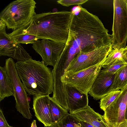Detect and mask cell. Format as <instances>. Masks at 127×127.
Here are the masks:
<instances>
[{
	"instance_id": "6",
	"label": "cell",
	"mask_w": 127,
	"mask_h": 127,
	"mask_svg": "<svg viewBox=\"0 0 127 127\" xmlns=\"http://www.w3.org/2000/svg\"><path fill=\"white\" fill-rule=\"evenodd\" d=\"M4 66L13 85L17 110L24 118L31 119L32 116L30 110L28 95L18 74L13 59L11 58L6 59Z\"/></svg>"
},
{
	"instance_id": "1",
	"label": "cell",
	"mask_w": 127,
	"mask_h": 127,
	"mask_svg": "<svg viewBox=\"0 0 127 127\" xmlns=\"http://www.w3.org/2000/svg\"><path fill=\"white\" fill-rule=\"evenodd\" d=\"M68 39L64 49L69 64L80 52H88L111 44L112 35L98 17L82 7L74 8Z\"/></svg>"
},
{
	"instance_id": "15",
	"label": "cell",
	"mask_w": 127,
	"mask_h": 127,
	"mask_svg": "<svg viewBox=\"0 0 127 127\" xmlns=\"http://www.w3.org/2000/svg\"><path fill=\"white\" fill-rule=\"evenodd\" d=\"M71 114L80 121L88 123L94 127H109L103 116L95 112L89 106L87 108Z\"/></svg>"
},
{
	"instance_id": "7",
	"label": "cell",
	"mask_w": 127,
	"mask_h": 127,
	"mask_svg": "<svg viewBox=\"0 0 127 127\" xmlns=\"http://www.w3.org/2000/svg\"><path fill=\"white\" fill-rule=\"evenodd\" d=\"M105 60L98 64L78 72H65L61 77V81L66 85L75 87L82 92L88 94L101 70Z\"/></svg>"
},
{
	"instance_id": "28",
	"label": "cell",
	"mask_w": 127,
	"mask_h": 127,
	"mask_svg": "<svg viewBox=\"0 0 127 127\" xmlns=\"http://www.w3.org/2000/svg\"><path fill=\"white\" fill-rule=\"evenodd\" d=\"M36 122V121L35 120H33L32 123L31 127H37Z\"/></svg>"
},
{
	"instance_id": "10",
	"label": "cell",
	"mask_w": 127,
	"mask_h": 127,
	"mask_svg": "<svg viewBox=\"0 0 127 127\" xmlns=\"http://www.w3.org/2000/svg\"><path fill=\"white\" fill-rule=\"evenodd\" d=\"M127 103V85L121 90L119 95L104 111L103 117L109 127H118L125 121Z\"/></svg>"
},
{
	"instance_id": "24",
	"label": "cell",
	"mask_w": 127,
	"mask_h": 127,
	"mask_svg": "<svg viewBox=\"0 0 127 127\" xmlns=\"http://www.w3.org/2000/svg\"><path fill=\"white\" fill-rule=\"evenodd\" d=\"M88 1V0H59L57 2L63 6L68 7L72 5L83 4Z\"/></svg>"
},
{
	"instance_id": "30",
	"label": "cell",
	"mask_w": 127,
	"mask_h": 127,
	"mask_svg": "<svg viewBox=\"0 0 127 127\" xmlns=\"http://www.w3.org/2000/svg\"><path fill=\"white\" fill-rule=\"evenodd\" d=\"M126 47L127 48V49L126 50V52L125 54V57L124 59H127V46H126Z\"/></svg>"
},
{
	"instance_id": "14",
	"label": "cell",
	"mask_w": 127,
	"mask_h": 127,
	"mask_svg": "<svg viewBox=\"0 0 127 127\" xmlns=\"http://www.w3.org/2000/svg\"><path fill=\"white\" fill-rule=\"evenodd\" d=\"M48 95L34 96L33 97V109L37 120L45 127L51 125L49 97Z\"/></svg>"
},
{
	"instance_id": "9",
	"label": "cell",
	"mask_w": 127,
	"mask_h": 127,
	"mask_svg": "<svg viewBox=\"0 0 127 127\" xmlns=\"http://www.w3.org/2000/svg\"><path fill=\"white\" fill-rule=\"evenodd\" d=\"M6 26L0 20V56H7L17 61L32 58L20 43L15 41L6 32Z\"/></svg>"
},
{
	"instance_id": "5",
	"label": "cell",
	"mask_w": 127,
	"mask_h": 127,
	"mask_svg": "<svg viewBox=\"0 0 127 127\" xmlns=\"http://www.w3.org/2000/svg\"><path fill=\"white\" fill-rule=\"evenodd\" d=\"M113 5L112 47L125 48L127 42V0H114Z\"/></svg>"
},
{
	"instance_id": "20",
	"label": "cell",
	"mask_w": 127,
	"mask_h": 127,
	"mask_svg": "<svg viewBox=\"0 0 127 127\" xmlns=\"http://www.w3.org/2000/svg\"><path fill=\"white\" fill-rule=\"evenodd\" d=\"M126 47L125 48L113 49L110 52L104 62L102 67L108 65L119 59H124L125 57Z\"/></svg>"
},
{
	"instance_id": "16",
	"label": "cell",
	"mask_w": 127,
	"mask_h": 127,
	"mask_svg": "<svg viewBox=\"0 0 127 127\" xmlns=\"http://www.w3.org/2000/svg\"><path fill=\"white\" fill-rule=\"evenodd\" d=\"M14 96L11 81L8 76L5 66H0V101L5 98Z\"/></svg>"
},
{
	"instance_id": "22",
	"label": "cell",
	"mask_w": 127,
	"mask_h": 127,
	"mask_svg": "<svg viewBox=\"0 0 127 127\" xmlns=\"http://www.w3.org/2000/svg\"><path fill=\"white\" fill-rule=\"evenodd\" d=\"M124 59H119L106 66L103 67L101 70L107 73L114 74L119 69L126 64Z\"/></svg>"
},
{
	"instance_id": "29",
	"label": "cell",
	"mask_w": 127,
	"mask_h": 127,
	"mask_svg": "<svg viewBox=\"0 0 127 127\" xmlns=\"http://www.w3.org/2000/svg\"><path fill=\"white\" fill-rule=\"evenodd\" d=\"M125 121H127V103L125 112Z\"/></svg>"
},
{
	"instance_id": "4",
	"label": "cell",
	"mask_w": 127,
	"mask_h": 127,
	"mask_svg": "<svg viewBox=\"0 0 127 127\" xmlns=\"http://www.w3.org/2000/svg\"><path fill=\"white\" fill-rule=\"evenodd\" d=\"M36 3L33 0H17L8 5L1 11L0 19L7 28L13 31L19 29L30 22L36 14Z\"/></svg>"
},
{
	"instance_id": "18",
	"label": "cell",
	"mask_w": 127,
	"mask_h": 127,
	"mask_svg": "<svg viewBox=\"0 0 127 127\" xmlns=\"http://www.w3.org/2000/svg\"><path fill=\"white\" fill-rule=\"evenodd\" d=\"M127 85V64L118 70L111 86L110 93L121 90Z\"/></svg>"
},
{
	"instance_id": "12",
	"label": "cell",
	"mask_w": 127,
	"mask_h": 127,
	"mask_svg": "<svg viewBox=\"0 0 127 127\" xmlns=\"http://www.w3.org/2000/svg\"><path fill=\"white\" fill-rule=\"evenodd\" d=\"M114 74L105 73L101 70L88 93L96 100L100 99L110 93Z\"/></svg>"
},
{
	"instance_id": "23",
	"label": "cell",
	"mask_w": 127,
	"mask_h": 127,
	"mask_svg": "<svg viewBox=\"0 0 127 127\" xmlns=\"http://www.w3.org/2000/svg\"><path fill=\"white\" fill-rule=\"evenodd\" d=\"M10 37L18 43L26 44H32L39 39L35 36L29 34H21Z\"/></svg>"
},
{
	"instance_id": "2",
	"label": "cell",
	"mask_w": 127,
	"mask_h": 127,
	"mask_svg": "<svg viewBox=\"0 0 127 127\" xmlns=\"http://www.w3.org/2000/svg\"><path fill=\"white\" fill-rule=\"evenodd\" d=\"M72 13L63 11L35 14L21 28L8 33L10 36L21 34L35 36L66 44L69 35Z\"/></svg>"
},
{
	"instance_id": "8",
	"label": "cell",
	"mask_w": 127,
	"mask_h": 127,
	"mask_svg": "<svg viewBox=\"0 0 127 127\" xmlns=\"http://www.w3.org/2000/svg\"><path fill=\"white\" fill-rule=\"evenodd\" d=\"M113 49L111 44L89 52L79 53L64 70V73L78 72L99 64L105 60Z\"/></svg>"
},
{
	"instance_id": "11",
	"label": "cell",
	"mask_w": 127,
	"mask_h": 127,
	"mask_svg": "<svg viewBox=\"0 0 127 127\" xmlns=\"http://www.w3.org/2000/svg\"><path fill=\"white\" fill-rule=\"evenodd\" d=\"M33 49L41 56L47 66H54L63 51L66 44L47 39H38L32 44Z\"/></svg>"
},
{
	"instance_id": "25",
	"label": "cell",
	"mask_w": 127,
	"mask_h": 127,
	"mask_svg": "<svg viewBox=\"0 0 127 127\" xmlns=\"http://www.w3.org/2000/svg\"><path fill=\"white\" fill-rule=\"evenodd\" d=\"M0 127H14L9 125L1 108L0 109Z\"/></svg>"
},
{
	"instance_id": "19",
	"label": "cell",
	"mask_w": 127,
	"mask_h": 127,
	"mask_svg": "<svg viewBox=\"0 0 127 127\" xmlns=\"http://www.w3.org/2000/svg\"><path fill=\"white\" fill-rule=\"evenodd\" d=\"M50 127H82L81 121L71 114H68L58 123Z\"/></svg>"
},
{
	"instance_id": "17",
	"label": "cell",
	"mask_w": 127,
	"mask_h": 127,
	"mask_svg": "<svg viewBox=\"0 0 127 127\" xmlns=\"http://www.w3.org/2000/svg\"><path fill=\"white\" fill-rule=\"evenodd\" d=\"M49 99L52 125L59 122L68 113V111L59 105L52 97L49 96Z\"/></svg>"
},
{
	"instance_id": "3",
	"label": "cell",
	"mask_w": 127,
	"mask_h": 127,
	"mask_svg": "<svg viewBox=\"0 0 127 127\" xmlns=\"http://www.w3.org/2000/svg\"><path fill=\"white\" fill-rule=\"evenodd\" d=\"M15 66L18 74L28 94L34 96L48 95L53 92L52 70L42 61L31 58L17 61Z\"/></svg>"
},
{
	"instance_id": "21",
	"label": "cell",
	"mask_w": 127,
	"mask_h": 127,
	"mask_svg": "<svg viewBox=\"0 0 127 127\" xmlns=\"http://www.w3.org/2000/svg\"><path fill=\"white\" fill-rule=\"evenodd\" d=\"M120 92V90L114 91L102 98L99 102V106L101 109L104 111L118 96Z\"/></svg>"
},
{
	"instance_id": "13",
	"label": "cell",
	"mask_w": 127,
	"mask_h": 127,
	"mask_svg": "<svg viewBox=\"0 0 127 127\" xmlns=\"http://www.w3.org/2000/svg\"><path fill=\"white\" fill-rule=\"evenodd\" d=\"M66 85L67 105L70 114L88 107V94L82 92L75 87Z\"/></svg>"
},
{
	"instance_id": "27",
	"label": "cell",
	"mask_w": 127,
	"mask_h": 127,
	"mask_svg": "<svg viewBox=\"0 0 127 127\" xmlns=\"http://www.w3.org/2000/svg\"><path fill=\"white\" fill-rule=\"evenodd\" d=\"M118 127H127V121L121 123Z\"/></svg>"
},
{
	"instance_id": "26",
	"label": "cell",
	"mask_w": 127,
	"mask_h": 127,
	"mask_svg": "<svg viewBox=\"0 0 127 127\" xmlns=\"http://www.w3.org/2000/svg\"><path fill=\"white\" fill-rule=\"evenodd\" d=\"M82 127H94L91 124L85 122L81 121Z\"/></svg>"
},
{
	"instance_id": "31",
	"label": "cell",
	"mask_w": 127,
	"mask_h": 127,
	"mask_svg": "<svg viewBox=\"0 0 127 127\" xmlns=\"http://www.w3.org/2000/svg\"><path fill=\"white\" fill-rule=\"evenodd\" d=\"M124 60L125 63L127 64V59H124Z\"/></svg>"
}]
</instances>
